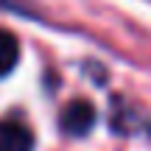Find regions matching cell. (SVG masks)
<instances>
[{"instance_id": "1", "label": "cell", "mask_w": 151, "mask_h": 151, "mask_svg": "<svg viewBox=\"0 0 151 151\" xmlns=\"http://www.w3.org/2000/svg\"><path fill=\"white\" fill-rule=\"evenodd\" d=\"M95 120H98V112H95V106H92L87 98H73V101L62 109V115H59L62 132L70 134V137L90 134L92 126H95Z\"/></svg>"}, {"instance_id": "2", "label": "cell", "mask_w": 151, "mask_h": 151, "mask_svg": "<svg viewBox=\"0 0 151 151\" xmlns=\"http://www.w3.org/2000/svg\"><path fill=\"white\" fill-rule=\"evenodd\" d=\"M0 151H34V134L14 118L0 120Z\"/></svg>"}, {"instance_id": "3", "label": "cell", "mask_w": 151, "mask_h": 151, "mask_svg": "<svg viewBox=\"0 0 151 151\" xmlns=\"http://www.w3.org/2000/svg\"><path fill=\"white\" fill-rule=\"evenodd\" d=\"M20 62V42L11 31L0 28V78H6Z\"/></svg>"}, {"instance_id": "4", "label": "cell", "mask_w": 151, "mask_h": 151, "mask_svg": "<svg viewBox=\"0 0 151 151\" xmlns=\"http://www.w3.org/2000/svg\"><path fill=\"white\" fill-rule=\"evenodd\" d=\"M0 11H11L20 17H34V6L25 0H0Z\"/></svg>"}]
</instances>
